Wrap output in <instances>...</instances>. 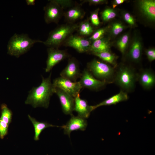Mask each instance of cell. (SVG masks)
I'll return each instance as SVG.
<instances>
[{
  "mask_svg": "<svg viewBox=\"0 0 155 155\" xmlns=\"http://www.w3.org/2000/svg\"><path fill=\"white\" fill-rule=\"evenodd\" d=\"M125 1V0H115L113 1V8H115L118 5L123 3Z\"/></svg>",
  "mask_w": 155,
  "mask_h": 155,
  "instance_id": "35",
  "label": "cell"
},
{
  "mask_svg": "<svg viewBox=\"0 0 155 155\" xmlns=\"http://www.w3.org/2000/svg\"><path fill=\"white\" fill-rule=\"evenodd\" d=\"M54 88V93L59 98L63 112L66 115H71L74 111V98L60 88Z\"/></svg>",
  "mask_w": 155,
  "mask_h": 155,
  "instance_id": "13",
  "label": "cell"
},
{
  "mask_svg": "<svg viewBox=\"0 0 155 155\" xmlns=\"http://www.w3.org/2000/svg\"><path fill=\"white\" fill-rule=\"evenodd\" d=\"M137 80L144 89H150L155 85L154 73L150 69H143L137 73Z\"/></svg>",
  "mask_w": 155,
  "mask_h": 155,
  "instance_id": "14",
  "label": "cell"
},
{
  "mask_svg": "<svg viewBox=\"0 0 155 155\" xmlns=\"http://www.w3.org/2000/svg\"><path fill=\"white\" fill-rule=\"evenodd\" d=\"M28 117L34 128L35 134L34 140L35 141L39 140L40 134L42 131L46 128L50 127H60V126L53 125L46 122L38 121L29 115H28Z\"/></svg>",
  "mask_w": 155,
  "mask_h": 155,
  "instance_id": "21",
  "label": "cell"
},
{
  "mask_svg": "<svg viewBox=\"0 0 155 155\" xmlns=\"http://www.w3.org/2000/svg\"><path fill=\"white\" fill-rule=\"evenodd\" d=\"M42 42L39 40L32 39L26 34L15 33L8 41L7 53L18 58L28 51L34 44Z\"/></svg>",
  "mask_w": 155,
  "mask_h": 155,
  "instance_id": "3",
  "label": "cell"
},
{
  "mask_svg": "<svg viewBox=\"0 0 155 155\" xmlns=\"http://www.w3.org/2000/svg\"><path fill=\"white\" fill-rule=\"evenodd\" d=\"M92 106L89 105L87 100L80 98V94L74 98V111L78 116L86 119L89 117L91 112L93 111Z\"/></svg>",
  "mask_w": 155,
  "mask_h": 155,
  "instance_id": "16",
  "label": "cell"
},
{
  "mask_svg": "<svg viewBox=\"0 0 155 155\" xmlns=\"http://www.w3.org/2000/svg\"><path fill=\"white\" fill-rule=\"evenodd\" d=\"M52 84L54 87L61 89L74 98L80 94L82 88L79 81L73 82L61 77L55 79Z\"/></svg>",
  "mask_w": 155,
  "mask_h": 155,
  "instance_id": "7",
  "label": "cell"
},
{
  "mask_svg": "<svg viewBox=\"0 0 155 155\" xmlns=\"http://www.w3.org/2000/svg\"><path fill=\"white\" fill-rule=\"evenodd\" d=\"M99 8H98L91 13L89 20L93 26L98 27L100 24L98 13Z\"/></svg>",
  "mask_w": 155,
  "mask_h": 155,
  "instance_id": "29",
  "label": "cell"
},
{
  "mask_svg": "<svg viewBox=\"0 0 155 155\" xmlns=\"http://www.w3.org/2000/svg\"><path fill=\"white\" fill-rule=\"evenodd\" d=\"M110 26L100 28L94 31L92 34L88 39L92 43L94 41L104 37V35L108 31Z\"/></svg>",
  "mask_w": 155,
  "mask_h": 155,
  "instance_id": "26",
  "label": "cell"
},
{
  "mask_svg": "<svg viewBox=\"0 0 155 155\" xmlns=\"http://www.w3.org/2000/svg\"><path fill=\"white\" fill-rule=\"evenodd\" d=\"M138 7L140 11L150 21L155 20V1L141 0L138 1Z\"/></svg>",
  "mask_w": 155,
  "mask_h": 155,
  "instance_id": "17",
  "label": "cell"
},
{
  "mask_svg": "<svg viewBox=\"0 0 155 155\" xmlns=\"http://www.w3.org/2000/svg\"><path fill=\"white\" fill-rule=\"evenodd\" d=\"M93 55L98 57L102 61L110 64L115 68L117 66V56L110 51L95 53Z\"/></svg>",
  "mask_w": 155,
  "mask_h": 155,
  "instance_id": "23",
  "label": "cell"
},
{
  "mask_svg": "<svg viewBox=\"0 0 155 155\" xmlns=\"http://www.w3.org/2000/svg\"><path fill=\"white\" fill-rule=\"evenodd\" d=\"M91 43L88 38L78 34H73L67 38L63 45L72 47L80 53H87Z\"/></svg>",
  "mask_w": 155,
  "mask_h": 155,
  "instance_id": "9",
  "label": "cell"
},
{
  "mask_svg": "<svg viewBox=\"0 0 155 155\" xmlns=\"http://www.w3.org/2000/svg\"><path fill=\"white\" fill-rule=\"evenodd\" d=\"M44 19L47 24L51 23L58 24L63 16V9L55 0L49 1V2L44 7Z\"/></svg>",
  "mask_w": 155,
  "mask_h": 155,
  "instance_id": "6",
  "label": "cell"
},
{
  "mask_svg": "<svg viewBox=\"0 0 155 155\" xmlns=\"http://www.w3.org/2000/svg\"><path fill=\"white\" fill-rule=\"evenodd\" d=\"M87 67L93 75L99 80L107 84L114 82L115 73V68L114 67L94 59L87 63Z\"/></svg>",
  "mask_w": 155,
  "mask_h": 155,
  "instance_id": "5",
  "label": "cell"
},
{
  "mask_svg": "<svg viewBox=\"0 0 155 155\" xmlns=\"http://www.w3.org/2000/svg\"><path fill=\"white\" fill-rule=\"evenodd\" d=\"M125 26L120 22L113 23L110 26L108 30L112 36H115L122 32L125 28Z\"/></svg>",
  "mask_w": 155,
  "mask_h": 155,
  "instance_id": "27",
  "label": "cell"
},
{
  "mask_svg": "<svg viewBox=\"0 0 155 155\" xmlns=\"http://www.w3.org/2000/svg\"><path fill=\"white\" fill-rule=\"evenodd\" d=\"M9 125L0 119V137L3 139L8 133Z\"/></svg>",
  "mask_w": 155,
  "mask_h": 155,
  "instance_id": "31",
  "label": "cell"
},
{
  "mask_svg": "<svg viewBox=\"0 0 155 155\" xmlns=\"http://www.w3.org/2000/svg\"><path fill=\"white\" fill-rule=\"evenodd\" d=\"M78 34L85 38L90 36L94 32L93 26L89 19H86L78 23L76 31Z\"/></svg>",
  "mask_w": 155,
  "mask_h": 155,
  "instance_id": "22",
  "label": "cell"
},
{
  "mask_svg": "<svg viewBox=\"0 0 155 155\" xmlns=\"http://www.w3.org/2000/svg\"><path fill=\"white\" fill-rule=\"evenodd\" d=\"M116 15L117 14L115 10L110 8L105 9L101 13L102 20L105 22L114 18Z\"/></svg>",
  "mask_w": 155,
  "mask_h": 155,
  "instance_id": "28",
  "label": "cell"
},
{
  "mask_svg": "<svg viewBox=\"0 0 155 155\" xmlns=\"http://www.w3.org/2000/svg\"><path fill=\"white\" fill-rule=\"evenodd\" d=\"M67 123L61 126L63 129L64 133L70 137L71 132L73 131L85 130L87 126V122L86 119L79 116H75L73 114Z\"/></svg>",
  "mask_w": 155,
  "mask_h": 155,
  "instance_id": "12",
  "label": "cell"
},
{
  "mask_svg": "<svg viewBox=\"0 0 155 155\" xmlns=\"http://www.w3.org/2000/svg\"><path fill=\"white\" fill-rule=\"evenodd\" d=\"M51 72L49 77L42 76V82L38 86L33 87L29 92L25 104H30L34 108H48L51 96L54 93V88L51 81Z\"/></svg>",
  "mask_w": 155,
  "mask_h": 155,
  "instance_id": "1",
  "label": "cell"
},
{
  "mask_svg": "<svg viewBox=\"0 0 155 155\" xmlns=\"http://www.w3.org/2000/svg\"><path fill=\"white\" fill-rule=\"evenodd\" d=\"M123 17L124 21L131 26L136 25L135 20L133 16L129 12H125L123 14Z\"/></svg>",
  "mask_w": 155,
  "mask_h": 155,
  "instance_id": "30",
  "label": "cell"
},
{
  "mask_svg": "<svg viewBox=\"0 0 155 155\" xmlns=\"http://www.w3.org/2000/svg\"><path fill=\"white\" fill-rule=\"evenodd\" d=\"M130 36L128 33H126L122 35L118 40L116 45L123 55L126 53L129 42Z\"/></svg>",
  "mask_w": 155,
  "mask_h": 155,
  "instance_id": "24",
  "label": "cell"
},
{
  "mask_svg": "<svg viewBox=\"0 0 155 155\" xmlns=\"http://www.w3.org/2000/svg\"><path fill=\"white\" fill-rule=\"evenodd\" d=\"M78 25V23H67L59 25L50 32L47 39L42 43L49 47L59 48L76 31Z\"/></svg>",
  "mask_w": 155,
  "mask_h": 155,
  "instance_id": "2",
  "label": "cell"
},
{
  "mask_svg": "<svg viewBox=\"0 0 155 155\" xmlns=\"http://www.w3.org/2000/svg\"><path fill=\"white\" fill-rule=\"evenodd\" d=\"M1 115L0 119L9 125L11 121L13 115L12 111L5 104H1Z\"/></svg>",
  "mask_w": 155,
  "mask_h": 155,
  "instance_id": "25",
  "label": "cell"
},
{
  "mask_svg": "<svg viewBox=\"0 0 155 155\" xmlns=\"http://www.w3.org/2000/svg\"><path fill=\"white\" fill-rule=\"evenodd\" d=\"M142 42L140 38L135 36L132 40L128 52V57L133 62H139L142 58Z\"/></svg>",
  "mask_w": 155,
  "mask_h": 155,
  "instance_id": "15",
  "label": "cell"
},
{
  "mask_svg": "<svg viewBox=\"0 0 155 155\" xmlns=\"http://www.w3.org/2000/svg\"><path fill=\"white\" fill-rule=\"evenodd\" d=\"M129 98L127 93L122 90L99 104L92 106L94 110L99 107L115 104L119 102L127 100Z\"/></svg>",
  "mask_w": 155,
  "mask_h": 155,
  "instance_id": "20",
  "label": "cell"
},
{
  "mask_svg": "<svg viewBox=\"0 0 155 155\" xmlns=\"http://www.w3.org/2000/svg\"><path fill=\"white\" fill-rule=\"evenodd\" d=\"M111 47L110 39L104 36L93 42L87 53L93 54L110 51Z\"/></svg>",
  "mask_w": 155,
  "mask_h": 155,
  "instance_id": "19",
  "label": "cell"
},
{
  "mask_svg": "<svg viewBox=\"0 0 155 155\" xmlns=\"http://www.w3.org/2000/svg\"><path fill=\"white\" fill-rule=\"evenodd\" d=\"M80 78L79 82L82 88H86L91 90H99L107 84L105 81L96 79L87 69L83 70Z\"/></svg>",
  "mask_w": 155,
  "mask_h": 155,
  "instance_id": "8",
  "label": "cell"
},
{
  "mask_svg": "<svg viewBox=\"0 0 155 155\" xmlns=\"http://www.w3.org/2000/svg\"><path fill=\"white\" fill-rule=\"evenodd\" d=\"M26 4L28 5H33L35 4V0H26Z\"/></svg>",
  "mask_w": 155,
  "mask_h": 155,
  "instance_id": "36",
  "label": "cell"
},
{
  "mask_svg": "<svg viewBox=\"0 0 155 155\" xmlns=\"http://www.w3.org/2000/svg\"><path fill=\"white\" fill-rule=\"evenodd\" d=\"M85 14L84 10L77 4L64 12L63 16L67 23H75L76 21L82 19Z\"/></svg>",
  "mask_w": 155,
  "mask_h": 155,
  "instance_id": "18",
  "label": "cell"
},
{
  "mask_svg": "<svg viewBox=\"0 0 155 155\" xmlns=\"http://www.w3.org/2000/svg\"><path fill=\"white\" fill-rule=\"evenodd\" d=\"M137 73L133 68L121 64L115 70L114 82L121 88V90L127 93L134 89L137 81Z\"/></svg>",
  "mask_w": 155,
  "mask_h": 155,
  "instance_id": "4",
  "label": "cell"
},
{
  "mask_svg": "<svg viewBox=\"0 0 155 155\" xmlns=\"http://www.w3.org/2000/svg\"><path fill=\"white\" fill-rule=\"evenodd\" d=\"M146 54L147 58L150 62H152L155 59V49L154 48H150L146 51Z\"/></svg>",
  "mask_w": 155,
  "mask_h": 155,
  "instance_id": "34",
  "label": "cell"
},
{
  "mask_svg": "<svg viewBox=\"0 0 155 155\" xmlns=\"http://www.w3.org/2000/svg\"><path fill=\"white\" fill-rule=\"evenodd\" d=\"M48 57L46 61L45 71L49 72L56 65L64 59L69 57V55L65 50L59 48L49 47L47 49Z\"/></svg>",
  "mask_w": 155,
  "mask_h": 155,
  "instance_id": "10",
  "label": "cell"
},
{
  "mask_svg": "<svg viewBox=\"0 0 155 155\" xmlns=\"http://www.w3.org/2000/svg\"><path fill=\"white\" fill-rule=\"evenodd\" d=\"M55 1L63 9L68 7L69 8L77 4L75 2L70 0H55Z\"/></svg>",
  "mask_w": 155,
  "mask_h": 155,
  "instance_id": "32",
  "label": "cell"
},
{
  "mask_svg": "<svg viewBox=\"0 0 155 155\" xmlns=\"http://www.w3.org/2000/svg\"><path fill=\"white\" fill-rule=\"evenodd\" d=\"M79 63L74 57L69 58L66 66L61 72V77L73 82H76L81 77Z\"/></svg>",
  "mask_w": 155,
  "mask_h": 155,
  "instance_id": "11",
  "label": "cell"
},
{
  "mask_svg": "<svg viewBox=\"0 0 155 155\" xmlns=\"http://www.w3.org/2000/svg\"><path fill=\"white\" fill-rule=\"evenodd\" d=\"M107 1L105 0H84L81 1L80 5L85 3H88L90 5H96L107 3Z\"/></svg>",
  "mask_w": 155,
  "mask_h": 155,
  "instance_id": "33",
  "label": "cell"
}]
</instances>
